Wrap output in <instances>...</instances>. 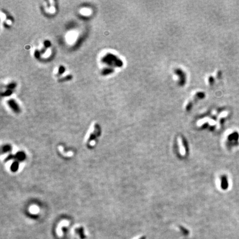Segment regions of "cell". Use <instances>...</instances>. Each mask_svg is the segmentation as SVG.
<instances>
[{
  "label": "cell",
  "instance_id": "1",
  "mask_svg": "<svg viewBox=\"0 0 239 239\" xmlns=\"http://www.w3.org/2000/svg\"><path fill=\"white\" fill-rule=\"evenodd\" d=\"M106 61H107V63H109V64L110 65H114L118 66H121L122 64V62L113 55H110L109 57H107V58H106Z\"/></svg>",
  "mask_w": 239,
  "mask_h": 239
},
{
  "label": "cell",
  "instance_id": "2",
  "mask_svg": "<svg viewBox=\"0 0 239 239\" xmlns=\"http://www.w3.org/2000/svg\"><path fill=\"white\" fill-rule=\"evenodd\" d=\"M175 74L177 75H178L179 77V84L181 85H184L185 83H186V76H185L184 73H183V71L180 69H177L175 70Z\"/></svg>",
  "mask_w": 239,
  "mask_h": 239
},
{
  "label": "cell",
  "instance_id": "3",
  "mask_svg": "<svg viewBox=\"0 0 239 239\" xmlns=\"http://www.w3.org/2000/svg\"><path fill=\"white\" fill-rule=\"evenodd\" d=\"M8 105H10V106L12 108V109L13 110H14V111H15L16 112H20V109H19V106L17 105V103H16L15 100H11L10 101H9L8 102Z\"/></svg>",
  "mask_w": 239,
  "mask_h": 239
},
{
  "label": "cell",
  "instance_id": "4",
  "mask_svg": "<svg viewBox=\"0 0 239 239\" xmlns=\"http://www.w3.org/2000/svg\"><path fill=\"white\" fill-rule=\"evenodd\" d=\"M76 232L79 234V237L81 239H85V238H86V236H85L84 232V229L83 228H80L79 229H76Z\"/></svg>",
  "mask_w": 239,
  "mask_h": 239
},
{
  "label": "cell",
  "instance_id": "5",
  "mask_svg": "<svg viewBox=\"0 0 239 239\" xmlns=\"http://www.w3.org/2000/svg\"><path fill=\"white\" fill-rule=\"evenodd\" d=\"M180 230H181V231L182 232V233L184 234V235H188V234H189V231L187 229H186V228H184L182 226H180Z\"/></svg>",
  "mask_w": 239,
  "mask_h": 239
},
{
  "label": "cell",
  "instance_id": "6",
  "mask_svg": "<svg viewBox=\"0 0 239 239\" xmlns=\"http://www.w3.org/2000/svg\"><path fill=\"white\" fill-rule=\"evenodd\" d=\"M139 239H146V238L145 236H142V237H141L140 238H139Z\"/></svg>",
  "mask_w": 239,
  "mask_h": 239
}]
</instances>
